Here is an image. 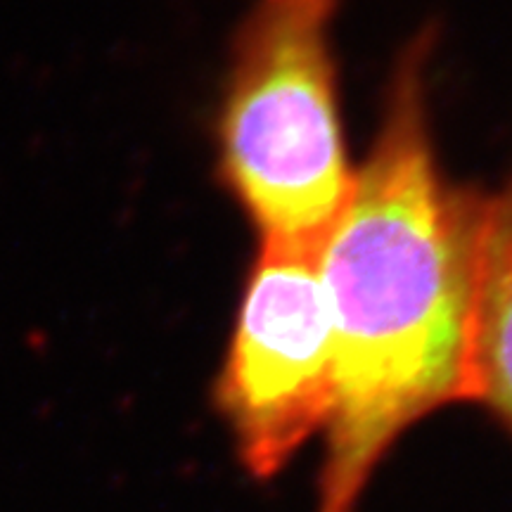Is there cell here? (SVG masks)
Listing matches in <instances>:
<instances>
[{"mask_svg": "<svg viewBox=\"0 0 512 512\" xmlns=\"http://www.w3.org/2000/svg\"><path fill=\"white\" fill-rule=\"evenodd\" d=\"M425 41L396 74L382 128L320 247L337 349L318 512H356L408 427L470 401L482 197L441 176L425 107Z\"/></svg>", "mask_w": 512, "mask_h": 512, "instance_id": "6da1fadb", "label": "cell"}, {"mask_svg": "<svg viewBox=\"0 0 512 512\" xmlns=\"http://www.w3.org/2000/svg\"><path fill=\"white\" fill-rule=\"evenodd\" d=\"M339 0H259L233 46L221 174L261 240L320 247L354 188L339 121Z\"/></svg>", "mask_w": 512, "mask_h": 512, "instance_id": "7a4b0ae2", "label": "cell"}, {"mask_svg": "<svg viewBox=\"0 0 512 512\" xmlns=\"http://www.w3.org/2000/svg\"><path fill=\"white\" fill-rule=\"evenodd\" d=\"M320 247L261 240L216 384V403L256 479L285 470L335 413V325Z\"/></svg>", "mask_w": 512, "mask_h": 512, "instance_id": "3957f363", "label": "cell"}, {"mask_svg": "<svg viewBox=\"0 0 512 512\" xmlns=\"http://www.w3.org/2000/svg\"><path fill=\"white\" fill-rule=\"evenodd\" d=\"M470 401L512 432V178L482 197L470 328Z\"/></svg>", "mask_w": 512, "mask_h": 512, "instance_id": "277c9868", "label": "cell"}]
</instances>
